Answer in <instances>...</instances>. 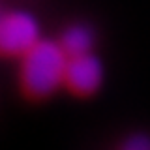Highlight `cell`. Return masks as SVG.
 Segmentation results:
<instances>
[{
  "instance_id": "cell-1",
  "label": "cell",
  "mask_w": 150,
  "mask_h": 150,
  "mask_svg": "<svg viewBox=\"0 0 150 150\" xmlns=\"http://www.w3.org/2000/svg\"><path fill=\"white\" fill-rule=\"evenodd\" d=\"M68 54L60 43L38 41L23 54L21 84L32 98H45L64 83Z\"/></svg>"
},
{
  "instance_id": "cell-5",
  "label": "cell",
  "mask_w": 150,
  "mask_h": 150,
  "mask_svg": "<svg viewBox=\"0 0 150 150\" xmlns=\"http://www.w3.org/2000/svg\"><path fill=\"white\" fill-rule=\"evenodd\" d=\"M122 146L126 150H148L150 148V137H146V135H131Z\"/></svg>"
},
{
  "instance_id": "cell-2",
  "label": "cell",
  "mask_w": 150,
  "mask_h": 150,
  "mask_svg": "<svg viewBox=\"0 0 150 150\" xmlns=\"http://www.w3.org/2000/svg\"><path fill=\"white\" fill-rule=\"evenodd\" d=\"M40 41L38 21L26 11L0 15V54L23 56Z\"/></svg>"
},
{
  "instance_id": "cell-3",
  "label": "cell",
  "mask_w": 150,
  "mask_h": 150,
  "mask_svg": "<svg viewBox=\"0 0 150 150\" xmlns=\"http://www.w3.org/2000/svg\"><path fill=\"white\" fill-rule=\"evenodd\" d=\"M103 79V68L100 60L90 53L77 54V56H68V64H66V75L64 83L68 88L75 94H92L98 90Z\"/></svg>"
},
{
  "instance_id": "cell-4",
  "label": "cell",
  "mask_w": 150,
  "mask_h": 150,
  "mask_svg": "<svg viewBox=\"0 0 150 150\" xmlns=\"http://www.w3.org/2000/svg\"><path fill=\"white\" fill-rule=\"evenodd\" d=\"M60 45L66 51L68 56H77V54H84L90 53L92 47V32L88 30L86 26H69L68 30L64 32L62 40H60Z\"/></svg>"
}]
</instances>
